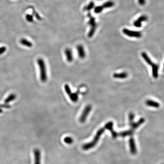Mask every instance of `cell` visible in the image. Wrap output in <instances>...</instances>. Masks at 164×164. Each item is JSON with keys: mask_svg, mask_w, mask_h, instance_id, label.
Returning a JSON list of instances; mask_svg holds the SVG:
<instances>
[{"mask_svg": "<svg viewBox=\"0 0 164 164\" xmlns=\"http://www.w3.org/2000/svg\"><path fill=\"white\" fill-rule=\"evenodd\" d=\"M105 127L101 128L99 129L98 130L96 134L95 135L93 141L88 143H86L83 145L82 146V149L84 150H88L89 149H92L94 148V147L96 145V144L98 143V141H99L101 136L105 132Z\"/></svg>", "mask_w": 164, "mask_h": 164, "instance_id": "cell-1", "label": "cell"}, {"mask_svg": "<svg viewBox=\"0 0 164 164\" xmlns=\"http://www.w3.org/2000/svg\"><path fill=\"white\" fill-rule=\"evenodd\" d=\"M141 56L146 62L147 64L151 66L152 70V75L155 78H157L158 77L159 66L154 63L149 57L146 53L143 52L141 53Z\"/></svg>", "mask_w": 164, "mask_h": 164, "instance_id": "cell-2", "label": "cell"}, {"mask_svg": "<svg viewBox=\"0 0 164 164\" xmlns=\"http://www.w3.org/2000/svg\"><path fill=\"white\" fill-rule=\"evenodd\" d=\"M40 69V75L41 81L43 82H46L47 80L46 67L44 61L42 59H39L37 61Z\"/></svg>", "mask_w": 164, "mask_h": 164, "instance_id": "cell-3", "label": "cell"}, {"mask_svg": "<svg viewBox=\"0 0 164 164\" xmlns=\"http://www.w3.org/2000/svg\"><path fill=\"white\" fill-rule=\"evenodd\" d=\"M87 17L89 18V20L88 21L87 24L91 27L90 31H89L88 33V36L90 38L93 36L94 33L95 32L97 26L95 21V18L92 17L90 12H88L87 14Z\"/></svg>", "mask_w": 164, "mask_h": 164, "instance_id": "cell-4", "label": "cell"}, {"mask_svg": "<svg viewBox=\"0 0 164 164\" xmlns=\"http://www.w3.org/2000/svg\"><path fill=\"white\" fill-rule=\"evenodd\" d=\"M92 107L91 105H88L84 108L79 118V121L81 123H84L85 122L88 114L92 110Z\"/></svg>", "mask_w": 164, "mask_h": 164, "instance_id": "cell-5", "label": "cell"}, {"mask_svg": "<svg viewBox=\"0 0 164 164\" xmlns=\"http://www.w3.org/2000/svg\"><path fill=\"white\" fill-rule=\"evenodd\" d=\"M123 33L124 34L129 37H135V38H141L142 36V33L141 32H138V31H131L129 30L124 28L123 29Z\"/></svg>", "mask_w": 164, "mask_h": 164, "instance_id": "cell-6", "label": "cell"}, {"mask_svg": "<svg viewBox=\"0 0 164 164\" xmlns=\"http://www.w3.org/2000/svg\"><path fill=\"white\" fill-rule=\"evenodd\" d=\"M113 126H114V123L112 121H110L106 124L105 126V129L109 130L111 133L113 138L114 139H115L118 136V133L114 130V129L113 128Z\"/></svg>", "mask_w": 164, "mask_h": 164, "instance_id": "cell-7", "label": "cell"}, {"mask_svg": "<svg viewBox=\"0 0 164 164\" xmlns=\"http://www.w3.org/2000/svg\"><path fill=\"white\" fill-rule=\"evenodd\" d=\"M129 145L131 154L135 155L137 153V148L135 140L133 137H131L129 140Z\"/></svg>", "mask_w": 164, "mask_h": 164, "instance_id": "cell-8", "label": "cell"}, {"mask_svg": "<svg viewBox=\"0 0 164 164\" xmlns=\"http://www.w3.org/2000/svg\"><path fill=\"white\" fill-rule=\"evenodd\" d=\"M148 17L146 15H142L134 22V26L136 27H141L142 26V23L147 21Z\"/></svg>", "mask_w": 164, "mask_h": 164, "instance_id": "cell-9", "label": "cell"}, {"mask_svg": "<svg viewBox=\"0 0 164 164\" xmlns=\"http://www.w3.org/2000/svg\"><path fill=\"white\" fill-rule=\"evenodd\" d=\"M34 164H41V151L38 149H35L34 150Z\"/></svg>", "mask_w": 164, "mask_h": 164, "instance_id": "cell-10", "label": "cell"}, {"mask_svg": "<svg viewBox=\"0 0 164 164\" xmlns=\"http://www.w3.org/2000/svg\"><path fill=\"white\" fill-rule=\"evenodd\" d=\"M145 122V119L144 118H141L137 122L135 123L133 122V123L129 124V125L131 127V129L133 130H135V129H137L139 127H140L141 124Z\"/></svg>", "mask_w": 164, "mask_h": 164, "instance_id": "cell-11", "label": "cell"}, {"mask_svg": "<svg viewBox=\"0 0 164 164\" xmlns=\"http://www.w3.org/2000/svg\"><path fill=\"white\" fill-rule=\"evenodd\" d=\"M76 48L79 57L80 59H84L86 57V53L83 47L81 45H78L77 46Z\"/></svg>", "mask_w": 164, "mask_h": 164, "instance_id": "cell-12", "label": "cell"}, {"mask_svg": "<svg viewBox=\"0 0 164 164\" xmlns=\"http://www.w3.org/2000/svg\"><path fill=\"white\" fill-rule=\"evenodd\" d=\"M64 53L66 57L67 60L69 63L72 62L73 59V57L72 50L70 48H66L64 50Z\"/></svg>", "mask_w": 164, "mask_h": 164, "instance_id": "cell-13", "label": "cell"}, {"mask_svg": "<svg viewBox=\"0 0 164 164\" xmlns=\"http://www.w3.org/2000/svg\"><path fill=\"white\" fill-rule=\"evenodd\" d=\"M134 130L130 129L128 130L123 131L120 132L119 133H118V136L122 137H125L126 136H131L134 134Z\"/></svg>", "mask_w": 164, "mask_h": 164, "instance_id": "cell-14", "label": "cell"}, {"mask_svg": "<svg viewBox=\"0 0 164 164\" xmlns=\"http://www.w3.org/2000/svg\"><path fill=\"white\" fill-rule=\"evenodd\" d=\"M115 78L117 79H125L128 76V74L126 72H122L120 73H115L113 75Z\"/></svg>", "mask_w": 164, "mask_h": 164, "instance_id": "cell-15", "label": "cell"}, {"mask_svg": "<svg viewBox=\"0 0 164 164\" xmlns=\"http://www.w3.org/2000/svg\"><path fill=\"white\" fill-rule=\"evenodd\" d=\"M146 104L148 106L152 107L155 108H158L160 106L159 104V103L152 100H147L146 101Z\"/></svg>", "mask_w": 164, "mask_h": 164, "instance_id": "cell-16", "label": "cell"}, {"mask_svg": "<svg viewBox=\"0 0 164 164\" xmlns=\"http://www.w3.org/2000/svg\"><path fill=\"white\" fill-rule=\"evenodd\" d=\"M114 4H115L114 1L112 0H109L104 3L102 6L104 8V9L109 8H111L112 7L114 6Z\"/></svg>", "mask_w": 164, "mask_h": 164, "instance_id": "cell-17", "label": "cell"}, {"mask_svg": "<svg viewBox=\"0 0 164 164\" xmlns=\"http://www.w3.org/2000/svg\"><path fill=\"white\" fill-rule=\"evenodd\" d=\"M20 43L23 45H24V46H26V47H31L32 46V43L31 41H28L27 40L24 39V38L20 40Z\"/></svg>", "mask_w": 164, "mask_h": 164, "instance_id": "cell-18", "label": "cell"}, {"mask_svg": "<svg viewBox=\"0 0 164 164\" xmlns=\"http://www.w3.org/2000/svg\"><path fill=\"white\" fill-rule=\"evenodd\" d=\"M16 97L17 96L15 94H10V95L5 100V103L6 104H8L10 102H12L14 100H15L16 99Z\"/></svg>", "mask_w": 164, "mask_h": 164, "instance_id": "cell-19", "label": "cell"}, {"mask_svg": "<svg viewBox=\"0 0 164 164\" xmlns=\"http://www.w3.org/2000/svg\"><path fill=\"white\" fill-rule=\"evenodd\" d=\"M94 6V1H90L89 2V3L88 4V5L84 6L83 7V10L84 11H88V12H89L91 10L93 9Z\"/></svg>", "mask_w": 164, "mask_h": 164, "instance_id": "cell-20", "label": "cell"}, {"mask_svg": "<svg viewBox=\"0 0 164 164\" xmlns=\"http://www.w3.org/2000/svg\"><path fill=\"white\" fill-rule=\"evenodd\" d=\"M31 8L32 9L33 15L36 18V19H37L38 20H42V18H41V16L39 15V14L34 9L33 7L31 6Z\"/></svg>", "mask_w": 164, "mask_h": 164, "instance_id": "cell-21", "label": "cell"}, {"mask_svg": "<svg viewBox=\"0 0 164 164\" xmlns=\"http://www.w3.org/2000/svg\"><path fill=\"white\" fill-rule=\"evenodd\" d=\"M72 101L73 102H76L78 99V94L77 93H73V94L69 97Z\"/></svg>", "mask_w": 164, "mask_h": 164, "instance_id": "cell-22", "label": "cell"}, {"mask_svg": "<svg viewBox=\"0 0 164 164\" xmlns=\"http://www.w3.org/2000/svg\"><path fill=\"white\" fill-rule=\"evenodd\" d=\"M104 9V8L102 6H95L94 8V12L96 14L100 13V12L103 11Z\"/></svg>", "mask_w": 164, "mask_h": 164, "instance_id": "cell-23", "label": "cell"}, {"mask_svg": "<svg viewBox=\"0 0 164 164\" xmlns=\"http://www.w3.org/2000/svg\"><path fill=\"white\" fill-rule=\"evenodd\" d=\"M26 19L29 23H33L34 21L33 15L28 14L26 15Z\"/></svg>", "mask_w": 164, "mask_h": 164, "instance_id": "cell-24", "label": "cell"}, {"mask_svg": "<svg viewBox=\"0 0 164 164\" xmlns=\"http://www.w3.org/2000/svg\"><path fill=\"white\" fill-rule=\"evenodd\" d=\"M135 114L133 112H130L129 114V123H133L135 118Z\"/></svg>", "mask_w": 164, "mask_h": 164, "instance_id": "cell-25", "label": "cell"}, {"mask_svg": "<svg viewBox=\"0 0 164 164\" xmlns=\"http://www.w3.org/2000/svg\"><path fill=\"white\" fill-rule=\"evenodd\" d=\"M65 143L68 144H71L73 143V140L70 137H66L64 139Z\"/></svg>", "mask_w": 164, "mask_h": 164, "instance_id": "cell-26", "label": "cell"}, {"mask_svg": "<svg viewBox=\"0 0 164 164\" xmlns=\"http://www.w3.org/2000/svg\"><path fill=\"white\" fill-rule=\"evenodd\" d=\"M6 47H0V55H1L3 53H5L6 52Z\"/></svg>", "mask_w": 164, "mask_h": 164, "instance_id": "cell-27", "label": "cell"}, {"mask_svg": "<svg viewBox=\"0 0 164 164\" xmlns=\"http://www.w3.org/2000/svg\"><path fill=\"white\" fill-rule=\"evenodd\" d=\"M138 2L141 6H144L146 4V0H138Z\"/></svg>", "mask_w": 164, "mask_h": 164, "instance_id": "cell-28", "label": "cell"}, {"mask_svg": "<svg viewBox=\"0 0 164 164\" xmlns=\"http://www.w3.org/2000/svg\"><path fill=\"white\" fill-rule=\"evenodd\" d=\"M0 107H2V108H11V106L9 105H0Z\"/></svg>", "mask_w": 164, "mask_h": 164, "instance_id": "cell-29", "label": "cell"}, {"mask_svg": "<svg viewBox=\"0 0 164 164\" xmlns=\"http://www.w3.org/2000/svg\"><path fill=\"white\" fill-rule=\"evenodd\" d=\"M2 112H3L2 110L1 109H0V114H1V113H2Z\"/></svg>", "mask_w": 164, "mask_h": 164, "instance_id": "cell-30", "label": "cell"}, {"mask_svg": "<svg viewBox=\"0 0 164 164\" xmlns=\"http://www.w3.org/2000/svg\"><path fill=\"white\" fill-rule=\"evenodd\" d=\"M163 70L164 71V64H163Z\"/></svg>", "mask_w": 164, "mask_h": 164, "instance_id": "cell-31", "label": "cell"}, {"mask_svg": "<svg viewBox=\"0 0 164 164\" xmlns=\"http://www.w3.org/2000/svg\"></svg>", "mask_w": 164, "mask_h": 164, "instance_id": "cell-32", "label": "cell"}]
</instances>
